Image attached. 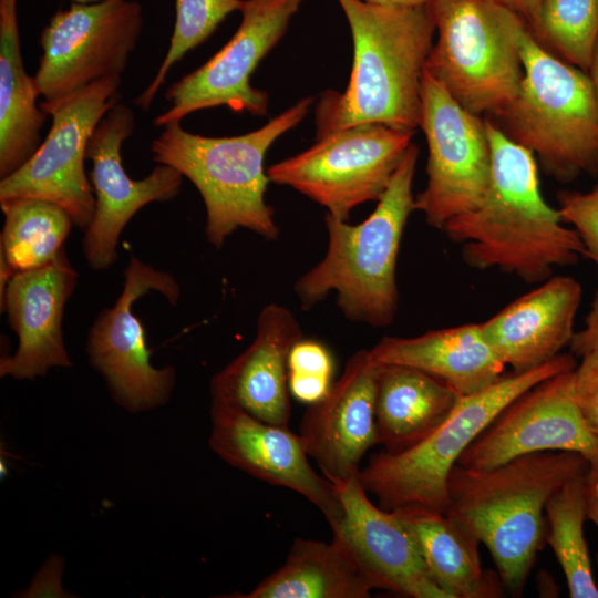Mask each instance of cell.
Listing matches in <instances>:
<instances>
[{
	"mask_svg": "<svg viewBox=\"0 0 598 598\" xmlns=\"http://www.w3.org/2000/svg\"><path fill=\"white\" fill-rule=\"evenodd\" d=\"M134 126L133 111L118 101L102 117L87 144L95 210L84 230L82 249L87 265L95 270L107 269L114 264L120 236L142 207L154 202H168L181 192L184 176L167 165L158 164L143 179L128 176L121 150Z\"/></svg>",
	"mask_w": 598,
	"mask_h": 598,
	"instance_id": "16",
	"label": "cell"
},
{
	"mask_svg": "<svg viewBox=\"0 0 598 598\" xmlns=\"http://www.w3.org/2000/svg\"><path fill=\"white\" fill-rule=\"evenodd\" d=\"M375 400L378 444L400 452L426 437L453 411L458 395L415 368L380 364Z\"/></svg>",
	"mask_w": 598,
	"mask_h": 598,
	"instance_id": "24",
	"label": "cell"
},
{
	"mask_svg": "<svg viewBox=\"0 0 598 598\" xmlns=\"http://www.w3.org/2000/svg\"><path fill=\"white\" fill-rule=\"evenodd\" d=\"M569 347L571 354L578 357L598 350V290L592 298L590 310L585 319V328L574 333Z\"/></svg>",
	"mask_w": 598,
	"mask_h": 598,
	"instance_id": "35",
	"label": "cell"
},
{
	"mask_svg": "<svg viewBox=\"0 0 598 598\" xmlns=\"http://www.w3.org/2000/svg\"><path fill=\"white\" fill-rule=\"evenodd\" d=\"M587 474L566 482L545 507L549 526L546 540L565 574L571 598H598L584 534Z\"/></svg>",
	"mask_w": 598,
	"mask_h": 598,
	"instance_id": "29",
	"label": "cell"
},
{
	"mask_svg": "<svg viewBox=\"0 0 598 598\" xmlns=\"http://www.w3.org/2000/svg\"><path fill=\"white\" fill-rule=\"evenodd\" d=\"M573 370L553 375L509 402L477 435L456 465L486 470L515 457L571 451L598 467V436L585 424L573 393Z\"/></svg>",
	"mask_w": 598,
	"mask_h": 598,
	"instance_id": "15",
	"label": "cell"
},
{
	"mask_svg": "<svg viewBox=\"0 0 598 598\" xmlns=\"http://www.w3.org/2000/svg\"><path fill=\"white\" fill-rule=\"evenodd\" d=\"M581 293L576 279L550 277L482 322V332L513 372L538 368L570 344Z\"/></svg>",
	"mask_w": 598,
	"mask_h": 598,
	"instance_id": "22",
	"label": "cell"
},
{
	"mask_svg": "<svg viewBox=\"0 0 598 598\" xmlns=\"http://www.w3.org/2000/svg\"><path fill=\"white\" fill-rule=\"evenodd\" d=\"M403 516L431 577L448 598L499 596L495 576L483 570L481 542L466 524L447 513Z\"/></svg>",
	"mask_w": 598,
	"mask_h": 598,
	"instance_id": "27",
	"label": "cell"
},
{
	"mask_svg": "<svg viewBox=\"0 0 598 598\" xmlns=\"http://www.w3.org/2000/svg\"><path fill=\"white\" fill-rule=\"evenodd\" d=\"M379 364L421 370L458 396L478 392L504 375L506 365L486 341L481 323L429 331L417 337H384L372 349Z\"/></svg>",
	"mask_w": 598,
	"mask_h": 598,
	"instance_id": "23",
	"label": "cell"
},
{
	"mask_svg": "<svg viewBox=\"0 0 598 598\" xmlns=\"http://www.w3.org/2000/svg\"><path fill=\"white\" fill-rule=\"evenodd\" d=\"M491 147V179L483 203L448 220L447 238L462 244L465 264L498 268L530 283L544 282L555 267L585 256L574 228L542 196L534 154L484 118Z\"/></svg>",
	"mask_w": 598,
	"mask_h": 598,
	"instance_id": "1",
	"label": "cell"
},
{
	"mask_svg": "<svg viewBox=\"0 0 598 598\" xmlns=\"http://www.w3.org/2000/svg\"><path fill=\"white\" fill-rule=\"evenodd\" d=\"M422 128L429 148L427 184L414 209L439 229L476 209L491 179V147L485 121L461 106L426 70L421 91Z\"/></svg>",
	"mask_w": 598,
	"mask_h": 598,
	"instance_id": "12",
	"label": "cell"
},
{
	"mask_svg": "<svg viewBox=\"0 0 598 598\" xmlns=\"http://www.w3.org/2000/svg\"><path fill=\"white\" fill-rule=\"evenodd\" d=\"M78 283L65 249L51 264L14 274L0 293L19 344L16 353L1 359L0 375L33 380L51 368L72 364L64 344L62 320Z\"/></svg>",
	"mask_w": 598,
	"mask_h": 598,
	"instance_id": "20",
	"label": "cell"
},
{
	"mask_svg": "<svg viewBox=\"0 0 598 598\" xmlns=\"http://www.w3.org/2000/svg\"><path fill=\"white\" fill-rule=\"evenodd\" d=\"M559 213L573 226L585 247V256L598 267V182L588 192H561Z\"/></svg>",
	"mask_w": 598,
	"mask_h": 598,
	"instance_id": "33",
	"label": "cell"
},
{
	"mask_svg": "<svg viewBox=\"0 0 598 598\" xmlns=\"http://www.w3.org/2000/svg\"><path fill=\"white\" fill-rule=\"evenodd\" d=\"M588 487L598 499V467L587 474Z\"/></svg>",
	"mask_w": 598,
	"mask_h": 598,
	"instance_id": "40",
	"label": "cell"
},
{
	"mask_svg": "<svg viewBox=\"0 0 598 598\" xmlns=\"http://www.w3.org/2000/svg\"><path fill=\"white\" fill-rule=\"evenodd\" d=\"M302 2L244 0L241 22L231 39L206 63L167 87L169 107L154 118V124L181 122L190 113L216 106L266 115L268 93L254 87L250 76L283 37Z\"/></svg>",
	"mask_w": 598,
	"mask_h": 598,
	"instance_id": "14",
	"label": "cell"
},
{
	"mask_svg": "<svg viewBox=\"0 0 598 598\" xmlns=\"http://www.w3.org/2000/svg\"><path fill=\"white\" fill-rule=\"evenodd\" d=\"M574 355L558 354L545 364L501 377L487 388L460 396L432 433L400 452L371 455L358 478L379 506L402 515L445 514L452 470L477 435L518 395L537 383L576 368Z\"/></svg>",
	"mask_w": 598,
	"mask_h": 598,
	"instance_id": "6",
	"label": "cell"
},
{
	"mask_svg": "<svg viewBox=\"0 0 598 598\" xmlns=\"http://www.w3.org/2000/svg\"><path fill=\"white\" fill-rule=\"evenodd\" d=\"M4 223L0 239V293L18 272L54 261L74 221L61 206L40 198L0 202Z\"/></svg>",
	"mask_w": 598,
	"mask_h": 598,
	"instance_id": "28",
	"label": "cell"
},
{
	"mask_svg": "<svg viewBox=\"0 0 598 598\" xmlns=\"http://www.w3.org/2000/svg\"><path fill=\"white\" fill-rule=\"evenodd\" d=\"M350 25L353 64L343 92L326 91L316 105V140L378 123L415 131L422 79L435 25L426 4L380 6L338 0Z\"/></svg>",
	"mask_w": 598,
	"mask_h": 598,
	"instance_id": "2",
	"label": "cell"
},
{
	"mask_svg": "<svg viewBox=\"0 0 598 598\" xmlns=\"http://www.w3.org/2000/svg\"><path fill=\"white\" fill-rule=\"evenodd\" d=\"M573 393L586 426L598 436V350L582 355L574 369Z\"/></svg>",
	"mask_w": 598,
	"mask_h": 598,
	"instance_id": "34",
	"label": "cell"
},
{
	"mask_svg": "<svg viewBox=\"0 0 598 598\" xmlns=\"http://www.w3.org/2000/svg\"><path fill=\"white\" fill-rule=\"evenodd\" d=\"M143 27L134 0L71 3L42 29L34 74L44 103L59 102L93 82L121 76Z\"/></svg>",
	"mask_w": 598,
	"mask_h": 598,
	"instance_id": "11",
	"label": "cell"
},
{
	"mask_svg": "<svg viewBox=\"0 0 598 598\" xmlns=\"http://www.w3.org/2000/svg\"><path fill=\"white\" fill-rule=\"evenodd\" d=\"M520 48L522 85L496 124L559 182L598 171V111L588 74L545 50L529 29Z\"/></svg>",
	"mask_w": 598,
	"mask_h": 598,
	"instance_id": "7",
	"label": "cell"
},
{
	"mask_svg": "<svg viewBox=\"0 0 598 598\" xmlns=\"http://www.w3.org/2000/svg\"><path fill=\"white\" fill-rule=\"evenodd\" d=\"M18 0H0V177L22 166L41 144L47 113L23 65Z\"/></svg>",
	"mask_w": 598,
	"mask_h": 598,
	"instance_id": "26",
	"label": "cell"
},
{
	"mask_svg": "<svg viewBox=\"0 0 598 598\" xmlns=\"http://www.w3.org/2000/svg\"><path fill=\"white\" fill-rule=\"evenodd\" d=\"M300 339L302 330L291 310L278 303L265 306L251 343L213 377L212 398L234 403L264 422L288 426V358Z\"/></svg>",
	"mask_w": 598,
	"mask_h": 598,
	"instance_id": "21",
	"label": "cell"
},
{
	"mask_svg": "<svg viewBox=\"0 0 598 598\" xmlns=\"http://www.w3.org/2000/svg\"><path fill=\"white\" fill-rule=\"evenodd\" d=\"M72 3H93V2H100L104 0H70Z\"/></svg>",
	"mask_w": 598,
	"mask_h": 598,
	"instance_id": "41",
	"label": "cell"
},
{
	"mask_svg": "<svg viewBox=\"0 0 598 598\" xmlns=\"http://www.w3.org/2000/svg\"><path fill=\"white\" fill-rule=\"evenodd\" d=\"M529 32L548 52L587 73L598 41V0H543Z\"/></svg>",
	"mask_w": 598,
	"mask_h": 598,
	"instance_id": "30",
	"label": "cell"
},
{
	"mask_svg": "<svg viewBox=\"0 0 598 598\" xmlns=\"http://www.w3.org/2000/svg\"><path fill=\"white\" fill-rule=\"evenodd\" d=\"M415 131L358 124L316 140L306 151L267 168L271 183L288 186L348 221L350 213L379 200Z\"/></svg>",
	"mask_w": 598,
	"mask_h": 598,
	"instance_id": "9",
	"label": "cell"
},
{
	"mask_svg": "<svg viewBox=\"0 0 598 598\" xmlns=\"http://www.w3.org/2000/svg\"><path fill=\"white\" fill-rule=\"evenodd\" d=\"M380 6L415 7L425 4L426 0H363Z\"/></svg>",
	"mask_w": 598,
	"mask_h": 598,
	"instance_id": "39",
	"label": "cell"
},
{
	"mask_svg": "<svg viewBox=\"0 0 598 598\" xmlns=\"http://www.w3.org/2000/svg\"><path fill=\"white\" fill-rule=\"evenodd\" d=\"M121 76L103 79L54 103L39 106L52 116L47 137L17 171L0 181V202L40 198L61 206L85 230L95 196L84 161L90 137L102 117L120 101Z\"/></svg>",
	"mask_w": 598,
	"mask_h": 598,
	"instance_id": "10",
	"label": "cell"
},
{
	"mask_svg": "<svg viewBox=\"0 0 598 598\" xmlns=\"http://www.w3.org/2000/svg\"><path fill=\"white\" fill-rule=\"evenodd\" d=\"M592 90V95L598 111V41L595 48L589 71L587 72Z\"/></svg>",
	"mask_w": 598,
	"mask_h": 598,
	"instance_id": "37",
	"label": "cell"
},
{
	"mask_svg": "<svg viewBox=\"0 0 598 598\" xmlns=\"http://www.w3.org/2000/svg\"><path fill=\"white\" fill-rule=\"evenodd\" d=\"M380 367L370 350H358L328 393L309 404L301 419L299 435L305 450L333 485L358 476L363 455L378 444Z\"/></svg>",
	"mask_w": 598,
	"mask_h": 598,
	"instance_id": "18",
	"label": "cell"
},
{
	"mask_svg": "<svg viewBox=\"0 0 598 598\" xmlns=\"http://www.w3.org/2000/svg\"><path fill=\"white\" fill-rule=\"evenodd\" d=\"M342 516L331 526L375 589L410 598H448L431 577L403 515L375 506L358 476L334 485Z\"/></svg>",
	"mask_w": 598,
	"mask_h": 598,
	"instance_id": "19",
	"label": "cell"
},
{
	"mask_svg": "<svg viewBox=\"0 0 598 598\" xmlns=\"http://www.w3.org/2000/svg\"><path fill=\"white\" fill-rule=\"evenodd\" d=\"M589 467L571 451L530 453L486 470L455 465L446 513L473 530L488 549L501 584L519 596L545 540L547 502Z\"/></svg>",
	"mask_w": 598,
	"mask_h": 598,
	"instance_id": "3",
	"label": "cell"
},
{
	"mask_svg": "<svg viewBox=\"0 0 598 598\" xmlns=\"http://www.w3.org/2000/svg\"><path fill=\"white\" fill-rule=\"evenodd\" d=\"M333 359L322 343L315 340L297 341L288 358L289 392L297 400L312 404L321 400L333 382Z\"/></svg>",
	"mask_w": 598,
	"mask_h": 598,
	"instance_id": "32",
	"label": "cell"
},
{
	"mask_svg": "<svg viewBox=\"0 0 598 598\" xmlns=\"http://www.w3.org/2000/svg\"><path fill=\"white\" fill-rule=\"evenodd\" d=\"M244 0H175V23L167 52L148 86L135 104L147 111L169 70L188 51L206 41L233 11L240 10Z\"/></svg>",
	"mask_w": 598,
	"mask_h": 598,
	"instance_id": "31",
	"label": "cell"
},
{
	"mask_svg": "<svg viewBox=\"0 0 598 598\" xmlns=\"http://www.w3.org/2000/svg\"><path fill=\"white\" fill-rule=\"evenodd\" d=\"M587 516L598 528V499L591 493L587 482Z\"/></svg>",
	"mask_w": 598,
	"mask_h": 598,
	"instance_id": "38",
	"label": "cell"
},
{
	"mask_svg": "<svg viewBox=\"0 0 598 598\" xmlns=\"http://www.w3.org/2000/svg\"><path fill=\"white\" fill-rule=\"evenodd\" d=\"M151 291L162 293L171 305L181 295L171 274L131 256L121 295L100 311L86 340L91 365L104 378L113 399L133 413L165 404L175 384L173 367L152 365L145 328L133 312V305Z\"/></svg>",
	"mask_w": 598,
	"mask_h": 598,
	"instance_id": "13",
	"label": "cell"
},
{
	"mask_svg": "<svg viewBox=\"0 0 598 598\" xmlns=\"http://www.w3.org/2000/svg\"><path fill=\"white\" fill-rule=\"evenodd\" d=\"M375 589L351 551L330 543L296 538L286 561L243 598H368Z\"/></svg>",
	"mask_w": 598,
	"mask_h": 598,
	"instance_id": "25",
	"label": "cell"
},
{
	"mask_svg": "<svg viewBox=\"0 0 598 598\" xmlns=\"http://www.w3.org/2000/svg\"><path fill=\"white\" fill-rule=\"evenodd\" d=\"M312 103L313 97L306 96L241 135L203 136L173 122L153 141L154 162L175 168L199 192L206 209V238L215 248L239 228L266 240L279 237L275 212L265 198L270 179L264 161L272 143L298 125Z\"/></svg>",
	"mask_w": 598,
	"mask_h": 598,
	"instance_id": "5",
	"label": "cell"
},
{
	"mask_svg": "<svg viewBox=\"0 0 598 598\" xmlns=\"http://www.w3.org/2000/svg\"><path fill=\"white\" fill-rule=\"evenodd\" d=\"M437 39L425 70L468 112L497 116L524 78L522 38L528 29L494 0H426Z\"/></svg>",
	"mask_w": 598,
	"mask_h": 598,
	"instance_id": "8",
	"label": "cell"
},
{
	"mask_svg": "<svg viewBox=\"0 0 598 598\" xmlns=\"http://www.w3.org/2000/svg\"><path fill=\"white\" fill-rule=\"evenodd\" d=\"M209 412L208 444L219 457L258 480L300 494L323 514L330 527L341 518L338 492L313 470L299 434L217 398H212Z\"/></svg>",
	"mask_w": 598,
	"mask_h": 598,
	"instance_id": "17",
	"label": "cell"
},
{
	"mask_svg": "<svg viewBox=\"0 0 598 598\" xmlns=\"http://www.w3.org/2000/svg\"><path fill=\"white\" fill-rule=\"evenodd\" d=\"M419 147L411 143L371 215L358 225L326 214L324 257L301 275L293 290L303 310L331 292L349 320L374 328L392 323L399 302L396 262L410 214Z\"/></svg>",
	"mask_w": 598,
	"mask_h": 598,
	"instance_id": "4",
	"label": "cell"
},
{
	"mask_svg": "<svg viewBox=\"0 0 598 598\" xmlns=\"http://www.w3.org/2000/svg\"><path fill=\"white\" fill-rule=\"evenodd\" d=\"M517 13L527 24L533 28L538 19L543 0H494Z\"/></svg>",
	"mask_w": 598,
	"mask_h": 598,
	"instance_id": "36",
	"label": "cell"
}]
</instances>
